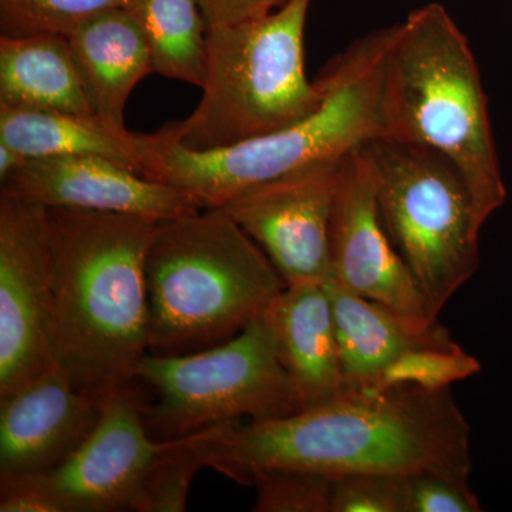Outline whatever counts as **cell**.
Here are the masks:
<instances>
[{"mask_svg":"<svg viewBox=\"0 0 512 512\" xmlns=\"http://www.w3.org/2000/svg\"><path fill=\"white\" fill-rule=\"evenodd\" d=\"M198 441L207 467L241 485L266 468L461 480L473 468L470 426L450 387L346 390L292 416L211 427Z\"/></svg>","mask_w":512,"mask_h":512,"instance_id":"6da1fadb","label":"cell"},{"mask_svg":"<svg viewBox=\"0 0 512 512\" xmlns=\"http://www.w3.org/2000/svg\"><path fill=\"white\" fill-rule=\"evenodd\" d=\"M47 210L56 366L89 392L136 383L150 339L146 262L157 222L113 212Z\"/></svg>","mask_w":512,"mask_h":512,"instance_id":"7a4b0ae2","label":"cell"},{"mask_svg":"<svg viewBox=\"0 0 512 512\" xmlns=\"http://www.w3.org/2000/svg\"><path fill=\"white\" fill-rule=\"evenodd\" d=\"M396 25L356 40L323 70L325 99L292 126L224 148L191 151L163 131L138 134L140 174L220 208L239 192L318 163L342 158L380 137V96Z\"/></svg>","mask_w":512,"mask_h":512,"instance_id":"3957f363","label":"cell"},{"mask_svg":"<svg viewBox=\"0 0 512 512\" xmlns=\"http://www.w3.org/2000/svg\"><path fill=\"white\" fill-rule=\"evenodd\" d=\"M380 137L433 148L463 177L478 227L505 190L487 97L466 36L440 3L396 25L380 96Z\"/></svg>","mask_w":512,"mask_h":512,"instance_id":"277c9868","label":"cell"},{"mask_svg":"<svg viewBox=\"0 0 512 512\" xmlns=\"http://www.w3.org/2000/svg\"><path fill=\"white\" fill-rule=\"evenodd\" d=\"M148 353L214 348L261 318L284 279L224 208L158 221L146 262Z\"/></svg>","mask_w":512,"mask_h":512,"instance_id":"5b68a950","label":"cell"},{"mask_svg":"<svg viewBox=\"0 0 512 512\" xmlns=\"http://www.w3.org/2000/svg\"><path fill=\"white\" fill-rule=\"evenodd\" d=\"M311 0H286L275 13L207 28V76L197 109L161 131L191 151L235 146L311 116L325 99L322 76L305 69Z\"/></svg>","mask_w":512,"mask_h":512,"instance_id":"8992f818","label":"cell"},{"mask_svg":"<svg viewBox=\"0 0 512 512\" xmlns=\"http://www.w3.org/2000/svg\"><path fill=\"white\" fill-rule=\"evenodd\" d=\"M384 229L399 252L431 318L480 265L473 200L463 177L433 148L376 138L365 144Z\"/></svg>","mask_w":512,"mask_h":512,"instance_id":"52a82bcc","label":"cell"},{"mask_svg":"<svg viewBox=\"0 0 512 512\" xmlns=\"http://www.w3.org/2000/svg\"><path fill=\"white\" fill-rule=\"evenodd\" d=\"M136 376L154 393L143 417L157 441L183 439L244 417L281 419L303 410L262 316L214 348L178 356L147 353Z\"/></svg>","mask_w":512,"mask_h":512,"instance_id":"ba28073f","label":"cell"},{"mask_svg":"<svg viewBox=\"0 0 512 512\" xmlns=\"http://www.w3.org/2000/svg\"><path fill=\"white\" fill-rule=\"evenodd\" d=\"M45 205L0 191V399L56 367Z\"/></svg>","mask_w":512,"mask_h":512,"instance_id":"9c48e42d","label":"cell"},{"mask_svg":"<svg viewBox=\"0 0 512 512\" xmlns=\"http://www.w3.org/2000/svg\"><path fill=\"white\" fill-rule=\"evenodd\" d=\"M342 158L249 187L220 207L265 252L285 285L329 281L330 225Z\"/></svg>","mask_w":512,"mask_h":512,"instance_id":"30bf717a","label":"cell"},{"mask_svg":"<svg viewBox=\"0 0 512 512\" xmlns=\"http://www.w3.org/2000/svg\"><path fill=\"white\" fill-rule=\"evenodd\" d=\"M144 404L138 382L111 390L92 433L63 464L43 476L2 481L33 485L59 512L130 511L165 444L148 433Z\"/></svg>","mask_w":512,"mask_h":512,"instance_id":"8fae6325","label":"cell"},{"mask_svg":"<svg viewBox=\"0 0 512 512\" xmlns=\"http://www.w3.org/2000/svg\"><path fill=\"white\" fill-rule=\"evenodd\" d=\"M329 281L420 325L439 322L431 318L426 299L384 229L375 168L365 147L350 151L340 163Z\"/></svg>","mask_w":512,"mask_h":512,"instance_id":"7c38bea8","label":"cell"},{"mask_svg":"<svg viewBox=\"0 0 512 512\" xmlns=\"http://www.w3.org/2000/svg\"><path fill=\"white\" fill-rule=\"evenodd\" d=\"M2 192L46 208L113 212L158 222L204 210L191 194L157 183L109 158H29Z\"/></svg>","mask_w":512,"mask_h":512,"instance_id":"4fadbf2b","label":"cell"},{"mask_svg":"<svg viewBox=\"0 0 512 512\" xmlns=\"http://www.w3.org/2000/svg\"><path fill=\"white\" fill-rule=\"evenodd\" d=\"M106 396L79 389L56 366L0 399V481L63 464L92 433Z\"/></svg>","mask_w":512,"mask_h":512,"instance_id":"5bb4252c","label":"cell"},{"mask_svg":"<svg viewBox=\"0 0 512 512\" xmlns=\"http://www.w3.org/2000/svg\"><path fill=\"white\" fill-rule=\"evenodd\" d=\"M303 410L346 392L332 302L325 284L286 285L262 313Z\"/></svg>","mask_w":512,"mask_h":512,"instance_id":"9a60e30c","label":"cell"},{"mask_svg":"<svg viewBox=\"0 0 512 512\" xmlns=\"http://www.w3.org/2000/svg\"><path fill=\"white\" fill-rule=\"evenodd\" d=\"M325 286L335 315L346 390L384 389L393 370L413 353L458 345L440 322L420 325L333 282Z\"/></svg>","mask_w":512,"mask_h":512,"instance_id":"2e32d148","label":"cell"},{"mask_svg":"<svg viewBox=\"0 0 512 512\" xmlns=\"http://www.w3.org/2000/svg\"><path fill=\"white\" fill-rule=\"evenodd\" d=\"M94 116L126 133L124 109L134 87L154 72L146 37L124 8L87 20L67 36Z\"/></svg>","mask_w":512,"mask_h":512,"instance_id":"e0dca14e","label":"cell"},{"mask_svg":"<svg viewBox=\"0 0 512 512\" xmlns=\"http://www.w3.org/2000/svg\"><path fill=\"white\" fill-rule=\"evenodd\" d=\"M0 106L96 117L69 39L60 35L0 37Z\"/></svg>","mask_w":512,"mask_h":512,"instance_id":"ac0fdd59","label":"cell"},{"mask_svg":"<svg viewBox=\"0 0 512 512\" xmlns=\"http://www.w3.org/2000/svg\"><path fill=\"white\" fill-rule=\"evenodd\" d=\"M138 134L113 130L96 117L0 106V143L28 158H109L140 174Z\"/></svg>","mask_w":512,"mask_h":512,"instance_id":"d6986e66","label":"cell"},{"mask_svg":"<svg viewBox=\"0 0 512 512\" xmlns=\"http://www.w3.org/2000/svg\"><path fill=\"white\" fill-rule=\"evenodd\" d=\"M124 9L146 37L154 73L204 86L207 22L198 0H128Z\"/></svg>","mask_w":512,"mask_h":512,"instance_id":"ffe728a7","label":"cell"},{"mask_svg":"<svg viewBox=\"0 0 512 512\" xmlns=\"http://www.w3.org/2000/svg\"><path fill=\"white\" fill-rule=\"evenodd\" d=\"M207 467L198 433L165 441L141 481L130 511L181 512L187 508L192 480Z\"/></svg>","mask_w":512,"mask_h":512,"instance_id":"44dd1931","label":"cell"},{"mask_svg":"<svg viewBox=\"0 0 512 512\" xmlns=\"http://www.w3.org/2000/svg\"><path fill=\"white\" fill-rule=\"evenodd\" d=\"M128 0H0L2 36H70L87 20Z\"/></svg>","mask_w":512,"mask_h":512,"instance_id":"7402d4cb","label":"cell"},{"mask_svg":"<svg viewBox=\"0 0 512 512\" xmlns=\"http://www.w3.org/2000/svg\"><path fill=\"white\" fill-rule=\"evenodd\" d=\"M256 512H332L333 477L302 468H266L252 478Z\"/></svg>","mask_w":512,"mask_h":512,"instance_id":"603a6c76","label":"cell"},{"mask_svg":"<svg viewBox=\"0 0 512 512\" xmlns=\"http://www.w3.org/2000/svg\"><path fill=\"white\" fill-rule=\"evenodd\" d=\"M332 512H409V477H333Z\"/></svg>","mask_w":512,"mask_h":512,"instance_id":"cb8c5ba5","label":"cell"},{"mask_svg":"<svg viewBox=\"0 0 512 512\" xmlns=\"http://www.w3.org/2000/svg\"><path fill=\"white\" fill-rule=\"evenodd\" d=\"M467 480L437 474L409 477V512H480Z\"/></svg>","mask_w":512,"mask_h":512,"instance_id":"d4e9b609","label":"cell"},{"mask_svg":"<svg viewBox=\"0 0 512 512\" xmlns=\"http://www.w3.org/2000/svg\"><path fill=\"white\" fill-rule=\"evenodd\" d=\"M208 26L244 22L269 15L286 0H198Z\"/></svg>","mask_w":512,"mask_h":512,"instance_id":"484cf974","label":"cell"},{"mask_svg":"<svg viewBox=\"0 0 512 512\" xmlns=\"http://www.w3.org/2000/svg\"><path fill=\"white\" fill-rule=\"evenodd\" d=\"M29 158L8 144L0 143V181L8 180Z\"/></svg>","mask_w":512,"mask_h":512,"instance_id":"4316f807","label":"cell"}]
</instances>
